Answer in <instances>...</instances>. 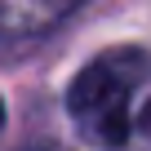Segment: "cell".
I'll use <instances>...</instances> for the list:
<instances>
[{"label":"cell","mask_w":151,"mask_h":151,"mask_svg":"<svg viewBox=\"0 0 151 151\" xmlns=\"http://www.w3.org/2000/svg\"><path fill=\"white\" fill-rule=\"evenodd\" d=\"M36 151H53V147H36Z\"/></svg>","instance_id":"5b68a950"},{"label":"cell","mask_w":151,"mask_h":151,"mask_svg":"<svg viewBox=\"0 0 151 151\" xmlns=\"http://www.w3.org/2000/svg\"><path fill=\"white\" fill-rule=\"evenodd\" d=\"M0 124H5V102H0Z\"/></svg>","instance_id":"277c9868"},{"label":"cell","mask_w":151,"mask_h":151,"mask_svg":"<svg viewBox=\"0 0 151 151\" xmlns=\"http://www.w3.org/2000/svg\"><path fill=\"white\" fill-rule=\"evenodd\" d=\"M138 129L151 138V98H147V107H142V116H138Z\"/></svg>","instance_id":"3957f363"},{"label":"cell","mask_w":151,"mask_h":151,"mask_svg":"<svg viewBox=\"0 0 151 151\" xmlns=\"http://www.w3.org/2000/svg\"><path fill=\"white\" fill-rule=\"evenodd\" d=\"M85 0H0V49L31 45L76 14Z\"/></svg>","instance_id":"7a4b0ae2"},{"label":"cell","mask_w":151,"mask_h":151,"mask_svg":"<svg viewBox=\"0 0 151 151\" xmlns=\"http://www.w3.org/2000/svg\"><path fill=\"white\" fill-rule=\"evenodd\" d=\"M151 71V53L147 49H107L98 53L67 93V111L71 124L89 147L116 151L129 138V120H133V89L142 85V76Z\"/></svg>","instance_id":"6da1fadb"}]
</instances>
